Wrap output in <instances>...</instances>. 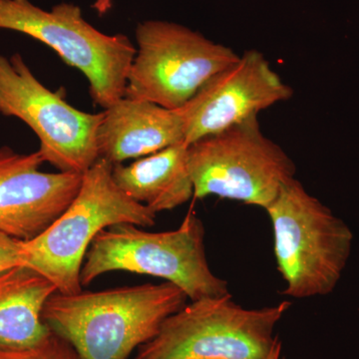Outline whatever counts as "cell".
I'll use <instances>...</instances> for the list:
<instances>
[{
  "label": "cell",
  "instance_id": "obj_1",
  "mask_svg": "<svg viewBox=\"0 0 359 359\" xmlns=\"http://www.w3.org/2000/svg\"><path fill=\"white\" fill-rule=\"evenodd\" d=\"M172 283L76 294L56 292L42 311L52 332L65 337L81 359H127L154 339L162 323L186 306Z\"/></svg>",
  "mask_w": 359,
  "mask_h": 359
},
{
  "label": "cell",
  "instance_id": "obj_2",
  "mask_svg": "<svg viewBox=\"0 0 359 359\" xmlns=\"http://www.w3.org/2000/svg\"><path fill=\"white\" fill-rule=\"evenodd\" d=\"M109 161L99 158L82 175L81 185L60 216L32 240L23 242V264L48 278L62 294L81 292L85 256L96 236L118 224L154 226L152 210L126 195L113 178Z\"/></svg>",
  "mask_w": 359,
  "mask_h": 359
},
{
  "label": "cell",
  "instance_id": "obj_3",
  "mask_svg": "<svg viewBox=\"0 0 359 359\" xmlns=\"http://www.w3.org/2000/svg\"><path fill=\"white\" fill-rule=\"evenodd\" d=\"M204 240V224L194 212L173 231L154 233L133 224H114L101 231L90 245L80 273L81 285L119 271L163 278L191 301L230 294L226 280L210 269Z\"/></svg>",
  "mask_w": 359,
  "mask_h": 359
},
{
  "label": "cell",
  "instance_id": "obj_4",
  "mask_svg": "<svg viewBox=\"0 0 359 359\" xmlns=\"http://www.w3.org/2000/svg\"><path fill=\"white\" fill-rule=\"evenodd\" d=\"M273 231L282 294L297 299L334 292L351 256L353 233L297 178L266 209Z\"/></svg>",
  "mask_w": 359,
  "mask_h": 359
},
{
  "label": "cell",
  "instance_id": "obj_5",
  "mask_svg": "<svg viewBox=\"0 0 359 359\" xmlns=\"http://www.w3.org/2000/svg\"><path fill=\"white\" fill-rule=\"evenodd\" d=\"M290 306L247 309L231 294L192 301L168 316L135 359H266Z\"/></svg>",
  "mask_w": 359,
  "mask_h": 359
},
{
  "label": "cell",
  "instance_id": "obj_6",
  "mask_svg": "<svg viewBox=\"0 0 359 359\" xmlns=\"http://www.w3.org/2000/svg\"><path fill=\"white\" fill-rule=\"evenodd\" d=\"M0 29L39 40L88 79L94 103L104 110L125 96L136 47L124 34L108 35L84 20L73 4L47 11L29 0H0Z\"/></svg>",
  "mask_w": 359,
  "mask_h": 359
},
{
  "label": "cell",
  "instance_id": "obj_7",
  "mask_svg": "<svg viewBox=\"0 0 359 359\" xmlns=\"http://www.w3.org/2000/svg\"><path fill=\"white\" fill-rule=\"evenodd\" d=\"M194 199L218 196L266 210L295 178L294 161L264 136L257 116L188 145Z\"/></svg>",
  "mask_w": 359,
  "mask_h": 359
},
{
  "label": "cell",
  "instance_id": "obj_8",
  "mask_svg": "<svg viewBox=\"0 0 359 359\" xmlns=\"http://www.w3.org/2000/svg\"><path fill=\"white\" fill-rule=\"evenodd\" d=\"M136 54L125 96L176 110L240 58L226 45L179 23L147 20L135 30Z\"/></svg>",
  "mask_w": 359,
  "mask_h": 359
},
{
  "label": "cell",
  "instance_id": "obj_9",
  "mask_svg": "<svg viewBox=\"0 0 359 359\" xmlns=\"http://www.w3.org/2000/svg\"><path fill=\"white\" fill-rule=\"evenodd\" d=\"M0 113L25 123L39 137L44 162L83 175L99 159L96 134L103 112L86 113L35 77L20 53L0 55Z\"/></svg>",
  "mask_w": 359,
  "mask_h": 359
},
{
  "label": "cell",
  "instance_id": "obj_10",
  "mask_svg": "<svg viewBox=\"0 0 359 359\" xmlns=\"http://www.w3.org/2000/svg\"><path fill=\"white\" fill-rule=\"evenodd\" d=\"M292 94L262 52H245L176 109L183 122L185 143L190 145L231 128L276 103L289 100Z\"/></svg>",
  "mask_w": 359,
  "mask_h": 359
},
{
  "label": "cell",
  "instance_id": "obj_11",
  "mask_svg": "<svg viewBox=\"0 0 359 359\" xmlns=\"http://www.w3.org/2000/svg\"><path fill=\"white\" fill-rule=\"evenodd\" d=\"M39 151L20 154L0 148V231L27 242L43 233L67 209L82 175L40 171Z\"/></svg>",
  "mask_w": 359,
  "mask_h": 359
},
{
  "label": "cell",
  "instance_id": "obj_12",
  "mask_svg": "<svg viewBox=\"0 0 359 359\" xmlns=\"http://www.w3.org/2000/svg\"><path fill=\"white\" fill-rule=\"evenodd\" d=\"M99 158L113 165L185 142L178 111L124 96L103 111L96 134Z\"/></svg>",
  "mask_w": 359,
  "mask_h": 359
},
{
  "label": "cell",
  "instance_id": "obj_13",
  "mask_svg": "<svg viewBox=\"0 0 359 359\" xmlns=\"http://www.w3.org/2000/svg\"><path fill=\"white\" fill-rule=\"evenodd\" d=\"M112 174L123 192L155 214L171 211L194 198L185 142L137 159L128 166L116 164Z\"/></svg>",
  "mask_w": 359,
  "mask_h": 359
},
{
  "label": "cell",
  "instance_id": "obj_14",
  "mask_svg": "<svg viewBox=\"0 0 359 359\" xmlns=\"http://www.w3.org/2000/svg\"><path fill=\"white\" fill-rule=\"evenodd\" d=\"M56 292L51 280L29 266L0 273V349L34 346L50 332L42 311Z\"/></svg>",
  "mask_w": 359,
  "mask_h": 359
},
{
  "label": "cell",
  "instance_id": "obj_15",
  "mask_svg": "<svg viewBox=\"0 0 359 359\" xmlns=\"http://www.w3.org/2000/svg\"><path fill=\"white\" fill-rule=\"evenodd\" d=\"M0 359H81L65 337L49 332L34 346L21 349H0Z\"/></svg>",
  "mask_w": 359,
  "mask_h": 359
},
{
  "label": "cell",
  "instance_id": "obj_16",
  "mask_svg": "<svg viewBox=\"0 0 359 359\" xmlns=\"http://www.w3.org/2000/svg\"><path fill=\"white\" fill-rule=\"evenodd\" d=\"M23 264L22 241L0 231V273Z\"/></svg>",
  "mask_w": 359,
  "mask_h": 359
},
{
  "label": "cell",
  "instance_id": "obj_17",
  "mask_svg": "<svg viewBox=\"0 0 359 359\" xmlns=\"http://www.w3.org/2000/svg\"><path fill=\"white\" fill-rule=\"evenodd\" d=\"M283 344L280 341V337L276 335L273 346L271 347V353L266 359H285L282 356Z\"/></svg>",
  "mask_w": 359,
  "mask_h": 359
}]
</instances>
